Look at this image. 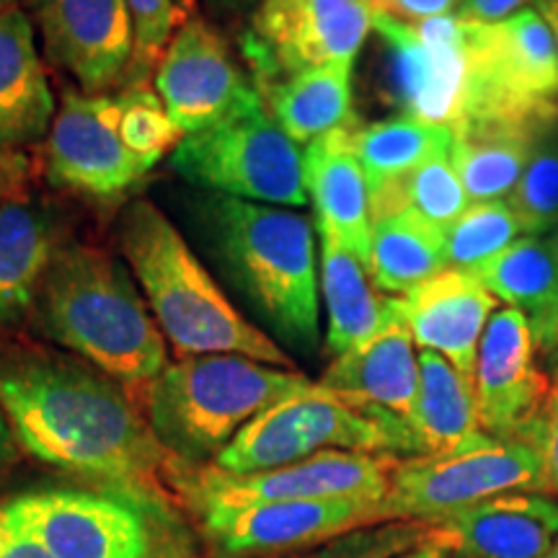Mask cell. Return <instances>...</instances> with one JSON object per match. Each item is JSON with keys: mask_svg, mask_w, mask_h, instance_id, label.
I'll return each mask as SVG.
<instances>
[{"mask_svg": "<svg viewBox=\"0 0 558 558\" xmlns=\"http://www.w3.org/2000/svg\"><path fill=\"white\" fill-rule=\"evenodd\" d=\"M0 409L21 450L96 488L177 505L173 460L135 396L65 349L0 339Z\"/></svg>", "mask_w": 558, "mask_h": 558, "instance_id": "obj_1", "label": "cell"}, {"mask_svg": "<svg viewBox=\"0 0 558 558\" xmlns=\"http://www.w3.org/2000/svg\"><path fill=\"white\" fill-rule=\"evenodd\" d=\"M184 222L209 269L246 318L288 352L320 347L313 226L288 207L218 192L184 194Z\"/></svg>", "mask_w": 558, "mask_h": 558, "instance_id": "obj_2", "label": "cell"}, {"mask_svg": "<svg viewBox=\"0 0 558 558\" xmlns=\"http://www.w3.org/2000/svg\"><path fill=\"white\" fill-rule=\"evenodd\" d=\"M29 318L47 341L99 367L130 393L145 396L169 367L166 339L135 275L104 248L62 243Z\"/></svg>", "mask_w": 558, "mask_h": 558, "instance_id": "obj_3", "label": "cell"}, {"mask_svg": "<svg viewBox=\"0 0 558 558\" xmlns=\"http://www.w3.org/2000/svg\"><path fill=\"white\" fill-rule=\"evenodd\" d=\"M124 262L166 344L184 357L239 354L264 365L295 369V360L222 290L184 233L148 199L130 202L117 226Z\"/></svg>", "mask_w": 558, "mask_h": 558, "instance_id": "obj_4", "label": "cell"}, {"mask_svg": "<svg viewBox=\"0 0 558 558\" xmlns=\"http://www.w3.org/2000/svg\"><path fill=\"white\" fill-rule=\"evenodd\" d=\"M308 375L239 354L173 362L145 390V416L173 460L207 465L277 401L311 386Z\"/></svg>", "mask_w": 558, "mask_h": 558, "instance_id": "obj_5", "label": "cell"}, {"mask_svg": "<svg viewBox=\"0 0 558 558\" xmlns=\"http://www.w3.org/2000/svg\"><path fill=\"white\" fill-rule=\"evenodd\" d=\"M324 450L414 458L409 424L388 411L357 407L320 383L277 401L248 422L213 460L215 469L246 476L300 463Z\"/></svg>", "mask_w": 558, "mask_h": 558, "instance_id": "obj_6", "label": "cell"}, {"mask_svg": "<svg viewBox=\"0 0 558 558\" xmlns=\"http://www.w3.org/2000/svg\"><path fill=\"white\" fill-rule=\"evenodd\" d=\"M3 509L52 558H190L177 514L128 494L39 488Z\"/></svg>", "mask_w": 558, "mask_h": 558, "instance_id": "obj_7", "label": "cell"}, {"mask_svg": "<svg viewBox=\"0 0 558 558\" xmlns=\"http://www.w3.org/2000/svg\"><path fill=\"white\" fill-rule=\"evenodd\" d=\"M460 21L469 75L458 120L550 128L558 120V45L546 19L522 9L497 24Z\"/></svg>", "mask_w": 558, "mask_h": 558, "instance_id": "obj_8", "label": "cell"}, {"mask_svg": "<svg viewBox=\"0 0 558 558\" xmlns=\"http://www.w3.org/2000/svg\"><path fill=\"white\" fill-rule=\"evenodd\" d=\"M512 492L548 494L541 452L522 439L484 435L442 456L396 458L383 514L388 522L435 527L463 509Z\"/></svg>", "mask_w": 558, "mask_h": 558, "instance_id": "obj_9", "label": "cell"}, {"mask_svg": "<svg viewBox=\"0 0 558 558\" xmlns=\"http://www.w3.org/2000/svg\"><path fill=\"white\" fill-rule=\"evenodd\" d=\"M169 163L202 192L288 209L308 202L305 150L271 120L267 104L184 135Z\"/></svg>", "mask_w": 558, "mask_h": 558, "instance_id": "obj_10", "label": "cell"}, {"mask_svg": "<svg viewBox=\"0 0 558 558\" xmlns=\"http://www.w3.org/2000/svg\"><path fill=\"white\" fill-rule=\"evenodd\" d=\"M390 456L373 452L324 450L284 469L235 476L207 465L173 463L171 492L184 509L248 507L267 501L305 499H367L380 501L388 494Z\"/></svg>", "mask_w": 558, "mask_h": 558, "instance_id": "obj_11", "label": "cell"}, {"mask_svg": "<svg viewBox=\"0 0 558 558\" xmlns=\"http://www.w3.org/2000/svg\"><path fill=\"white\" fill-rule=\"evenodd\" d=\"M378 9L375 0H262L241 39L256 88L333 62L354 65Z\"/></svg>", "mask_w": 558, "mask_h": 558, "instance_id": "obj_12", "label": "cell"}, {"mask_svg": "<svg viewBox=\"0 0 558 558\" xmlns=\"http://www.w3.org/2000/svg\"><path fill=\"white\" fill-rule=\"evenodd\" d=\"M153 86L184 135L264 107L259 88L233 58L226 37L199 13L184 19L173 34Z\"/></svg>", "mask_w": 558, "mask_h": 558, "instance_id": "obj_13", "label": "cell"}, {"mask_svg": "<svg viewBox=\"0 0 558 558\" xmlns=\"http://www.w3.org/2000/svg\"><path fill=\"white\" fill-rule=\"evenodd\" d=\"M192 514L199 520V530L215 558L300 554V550L324 546L352 530L388 522L380 501L367 499L202 507Z\"/></svg>", "mask_w": 558, "mask_h": 558, "instance_id": "obj_14", "label": "cell"}, {"mask_svg": "<svg viewBox=\"0 0 558 558\" xmlns=\"http://www.w3.org/2000/svg\"><path fill=\"white\" fill-rule=\"evenodd\" d=\"M373 29L388 47L393 96L407 117L450 128L460 114L469 75L463 21L456 13L407 21L378 9Z\"/></svg>", "mask_w": 558, "mask_h": 558, "instance_id": "obj_15", "label": "cell"}, {"mask_svg": "<svg viewBox=\"0 0 558 558\" xmlns=\"http://www.w3.org/2000/svg\"><path fill=\"white\" fill-rule=\"evenodd\" d=\"M45 169L50 184L96 199L120 197L145 177L122 145L117 96H62L45 143Z\"/></svg>", "mask_w": 558, "mask_h": 558, "instance_id": "obj_16", "label": "cell"}, {"mask_svg": "<svg viewBox=\"0 0 558 558\" xmlns=\"http://www.w3.org/2000/svg\"><path fill=\"white\" fill-rule=\"evenodd\" d=\"M45 54L73 75L83 94L128 81L135 32L124 0H32Z\"/></svg>", "mask_w": 558, "mask_h": 558, "instance_id": "obj_17", "label": "cell"}, {"mask_svg": "<svg viewBox=\"0 0 558 558\" xmlns=\"http://www.w3.org/2000/svg\"><path fill=\"white\" fill-rule=\"evenodd\" d=\"M473 393L481 429L497 439H525L550 393L535 367V339L518 308L494 313L481 337Z\"/></svg>", "mask_w": 558, "mask_h": 558, "instance_id": "obj_18", "label": "cell"}, {"mask_svg": "<svg viewBox=\"0 0 558 558\" xmlns=\"http://www.w3.org/2000/svg\"><path fill=\"white\" fill-rule=\"evenodd\" d=\"M399 305L416 347L437 352L473 380L481 337L497 308L486 284L473 271L448 267L399 298Z\"/></svg>", "mask_w": 558, "mask_h": 558, "instance_id": "obj_19", "label": "cell"}, {"mask_svg": "<svg viewBox=\"0 0 558 558\" xmlns=\"http://www.w3.org/2000/svg\"><path fill=\"white\" fill-rule=\"evenodd\" d=\"M452 558H546L558 543V499L512 492L435 525Z\"/></svg>", "mask_w": 558, "mask_h": 558, "instance_id": "obj_20", "label": "cell"}, {"mask_svg": "<svg viewBox=\"0 0 558 558\" xmlns=\"http://www.w3.org/2000/svg\"><path fill=\"white\" fill-rule=\"evenodd\" d=\"M414 347L416 341L399 305L396 316L375 337L333 357L318 383L357 407L388 411L409 422L418 393V354Z\"/></svg>", "mask_w": 558, "mask_h": 558, "instance_id": "obj_21", "label": "cell"}, {"mask_svg": "<svg viewBox=\"0 0 558 558\" xmlns=\"http://www.w3.org/2000/svg\"><path fill=\"white\" fill-rule=\"evenodd\" d=\"M54 96L34 45V26L19 5L0 9V156L50 135Z\"/></svg>", "mask_w": 558, "mask_h": 558, "instance_id": "obj_22", "label": "cell"}, {"mask_svg": "<svg viewBox=\"0 0 558 558\" xmlns=\"http://www.w3.org/2000/svg\"><path fill=\"white\" fill-rule=\"evenodd\" d=\"M305 190L316 209L318 233L331 235L367 264L373 239L369 186L349 145V128L305 148Z\"/></svg>", "mask_w": 558, "mask_h": 558, "instance_id": "obj_23", "label": "cell"}, {"mask_svg": "<svg viewBox=\"0 0 558 558\" xmlns=\"http://www.w3.org/2000/svg\"><path fill=\"white\" fill-rule=\"evenodd\" d=\"M62 243L50 215L29 197H0V329L29 318Z\"/></svg>", "mask_w": 558, "mask_h": 558, "instance_id": "obj_24", "label": "cell"}, {"mask_svg": "<svg viewBox=\"0 0 558 558\" xmlns=\"http://www.w3.org/2000/svg\"><path fill=\"white\" fill-rule=\"evenodd\" d=\"M318 288L326 303V352L339 357L375 337L399 311V300L375 292L367 264L318 233Z\"/></svg>", "mask_w": 558, "mask_h": 558, "instance_id": "obj_25", "label": "cell"}, {"mask_svg": "<svg viewBox=\"0 0 558 558\" xmlns=\"http://www.w3.org/2000/svg\"><path fill=\"white\" fill-rule=\"evenodd\" d=\"M473 275L494 298L527 318L543 354L558 344V259L550 241L525 235Z\"/></svg>", "mask_w": 558, "mask_h": 558, "instance_id": "obj_26", "label": "cell"}, {"mask_svg": "<svg viewBox=\"0 0 558 558\" xmlns=\"http://www.w3.org/2000/svg\"><path fill=\"white\" fill-rule=\"evenodd\" d=\"M416 456H442L476 442L481 429L473 380L437 352H418V393L409 416Z\"/></svg>", "mask_w": 558, "mask_h": 558, "instance_id": "obj_27", "label": "cell"}, {"mask_svg": "<svg viewBox=\"0 0 558 558\" xmlns=\"http://www.w3.org/2000/svg\"><path fill=\"white\" fill-rule=\"evenodd\" d=\"M352 68L333 62L264 83L259 94L271 120L298 145H311L360 122L352 109Z\"/></svg>", "mask_w": 558, "mask_h": 558, "instance_id": "obj_28", "label": "cell"}, {"mask_svg": "<svg viewBox=\"0 0 558 558\" xmlns=\"http://www.w3.org/2000/svg\"><path fill=\"white\" fill-rule=\"evenodd\" d=\"M543 130L486 120L452 122L450 160L469 199L499 202L509 197Z\"/></svg>", "mask_w": 558, "mask_h": 558, "instance_id": "obj_29", "label": "cell"}, {"mask_svg": "<svg viewBox=\"0 0 558 558\" xmlns=\"http://www.w3.org/2000/svg\"><path fill=\"white\" fill-rule=\"evenodd\" d=\"M442 269H448L445 228L411 209L373 222L367 271L380 292L403 298Z\"/></svg>", "mask_w": 558, "mask_h": 558, "instance_id": "obj_30", "label": "cell"}, {"mask_svg": "<svg viewBox=\"0 0 558 558\" xmlns=\"http://www.w3.org/2000/svg\"><path fill=\"white\" fill-rule=\"evenodd\" d=\"M349 145L365 171L367 186L401 179L437 156H448L452 132L448 124H432L414 117L352 124Z\"/></svg>", "mask_w": 558, "mask_h": 558, "instance_id": "obj_31", "label": "cell"}, {"mask_svg": "<svg viewBox=\"0 0 558 558\" xmlns=\"http://www.w3.org/2000/svg\"><path fill=\"white\" fill-rule=\"evenodd\" d=\"M471 207L460 177L448 156H437L422 163L407 177L386 181L369 190V215L373 222L393 218L401 213H416L424 220L448 230Z\"/></svg>", "mask_w": 558, "mask_h": 558, "instance_id": "obj_32", "label": "cell"}, {"mask_svg": "<svg viewBox=\"0 0 558 558\" xmlns=\"http://www.w3.org/2000/svg\"><path fill=\"white\" fill-rule=\"evenodd\" d=\"M120 137L132 160L148 173L158 160L177 150L184 132L171 120L158 90L148 81L128 83L120 94Z\"/></svg>", "mask_w": 558, "mask_h": 558, "instance_id": "obj_33", "label": "cell"}, {"mask_svg": "<svg viewBox=\"0 0 558 558\" xmlns=\"http://www.w3.org/2000/svg\"><path fill=\"white\" fill-rule=\"evenodd\" d=\"M520 222L509 202H473L452 226L445 230L448 267L476 271L497 259L518 239Z\"/></svg>", "mask_w": 558, "mask_h": 558, "instance_id": "obj_34", "label": "cell"}, {"mask_svg": "<svg viewBox=\"0 0 558 558\" xmlns=\"http://www.w3.org/2000/svg\"><path fill=\"white\" fill-rule=\"evenodd\" d=\"M509 207L527 235L554 230L558 222V128H546L530 150L527 166L509 194Z\"/></svg>", "mask_w": 558, "mask_h": 558, "instance_id": "obj_35", "label": "cell"}, {"mask_svg": "<svg viewBox=\"0 0 558 558\" xmlns=\"http://www.w3.org/2000/svg\"><path fill=\"white\" fill-rule=\"evenodd\" d=\"M429 538H435V527L424 522H383V525L352 530L292 558H393Z\"/></svg>", "mask_w": 558, "mask_h": 558, "instance_id": "obj_36", "label": "cell"}, {"mask_svg": "<svg viewBox=\"0 0 558 558\" xmlns=\"http://www.w3.org/2000/svg\"><path fill=\"white\" fill-rule=\"evenodd\" d=\"M124 3L130 9L132 32H135V54H132L128 81H124L128 86L135 81H148L186 16L179 11L177 0H124Z\"/></svg>", "mask_w": 558, "mask_h": 558, "instance_id": "obj_37", "label": "cell"}, {"mask_svg": "<svg viewBox=\"0 0 558 558\" xmlns=\"http://www.w3.org/2000/svg\"><path fill=\"white\" fill-rule=\"evenodd\" d=\"M522 442H530L541 452L543 469H546L548 494H556L558 499V383L550 386L548 399L543 403L538 418L527 429Z\"/></svg>", "mask_w": 558, "mask_h": 558, "instance_id": "obj_38", "label": "cell"}, {"mask_svg": "<svg viewBox=\"0 0 558 558\" xmlns=\"http://www.w3.org/2000/svg\"><path fill=\"white\" fill-rule=\"evenodd\" d=\"M0 558H52L5 514L3 505H0Z\"/></svg>", "mask_w": 558, "mask_h": 558, "instance_id": "obj_39", "label": "cell"}, {"mask_svg": "<svg viewBox=\"0 0 558 558\" xmlns=\"http://www.w3.org/2000/svg\"><path fill=\"white\" fill-rule=\"evenodd\" d=\"M463 0H388L386 11L407 21H427L458 13Z\"/></svg>", "mask_w": 558, "mask_h": 558, "instance_id": "obj_40", "label": "cell"}, {"mask_svg": "<svg viewBox=\"0 0 558 558\" xmlns=\"http://www.w3.org/2000/svg\"><path fill=\"white\" fill-rule=\"evenodd\" d=\"M525 0H463L456 16L465 21H481V24H497L522 11Z\"/></svg>", "mask_w": 558, "mask_h": 558, "instance_id": "obj_41", "label": "cell"}, {"mask_svg": "<svg viewBox=\"0 0 558 558\" xmlns=\"http://www.w3.org/2000/svg\"><path fill=\"white\" fill-rule=\"evenodd\" d=\"M262 0H207L209 11L222 19H251Z\"/></svg>", "mask_w": 558, "mask_h": 558, "instance_id": "obj_42", "label": "cell"}, {"mask_svg": "<svg viewBox=\"0 0 558 558\" xmlns=\"http://www.w3.org/2000/svg\"><path fill=\"white\" fill-rule=\"evenodd\" d=\"M19 439L13 435V427L9 422V416H5V411L0 409V471L9 469L13 460L19 458Z\"/></svg>", "mask_w": 558, "mask_h": 558, "instance_id": "obj_43", "label": "cell"}, {"mask_svg": "<svg viewBox=\"0 0 558 558\" xmlns=\"http://www.w3.org/2000/svg\"><path fill=\"white\" fill-rule=\"evenodd\" d=\"M393 558H452V556H450V548L445 546V541L439 538L435 530V538H429L427 543H422V546L411 548L407 554H399Z\"/></svg>", "mask_w": 558, "mask_h": 558, "instance_id": "obj_44", "label": "cell"}, {"mask_svg": "<svg viewBox=\"0 0 558 558\" xmlns=\"http://www.w3.org/2000/svg\"><path fill=\"white\" fill-rule=\"evenodd\" d=\"M535 11L546 19V24L554 32V39L558 45V0H535Z\"/></svg>", "mask_w": 558, "mask_h": 558, "instance_id": "obj_45", "label": "cell"}, {"mask_svg": "<svg viewBox=\"0 0 558 558\" xmlns=\"http://www.w3.org/2000/svg\"><path fill=\"white\" fill-rule=\"evenodd\" d=\"M13 184H16V171L5 160H0V197L13 192Z\"/></svg>", "mask_w": 558, "mask_h": 558, "instance_id": "obj_46", "label": "cell"}, {"mask_svg": "<svg viewBox=\"0 0 558 558\" xmlns=\"http://www.w3.org/2000/svg\"><path fill=\"white\" fill-rule=\"evenodd\" d=\"M548 357V367H550V373H554V380L558 383V344L550 349V352L546 354Z\"/></svg>", "mask_w": 558, "mask_h": 558, "instance_id": "obj_47", "label": "cell"}, {"mask_svg": "<svg viewBox=\"0 0 558 558\" xmlns=\"http://www.w3.org/2000/svg\"><path fill=\"white\" fill-rule=\"evenodd\" d=\"M177 5H179V11L184 13L186 19H190L192 13H194V9H197V0H177Z\"/></svg>", "mask_w": 558, "mask_h": 558, "instance_id": "obj_48", "label": "cell"}, {"mask_svg": "<svg viewBox=\"0 0 558 558\" xmlns=\"http://www.w3.org/2000/svg\"><path fill=\"white\" fill-rule=\"evenodd\" d=\"M550 246H554V251H556V259H558V222H556V228L550 230Z\"/></svg>", "mask_w": 558, "mask_h": 558, "instance_id": "obj_49", "label": "cell"}, {"mask_svg": "<svg viewBox=\"0 0 558 558\" xmlns=\"http://www.w3.org/2000/svg\"><path fill=\"white\" fill-rule=\"evenodd\" d=\"M9 5H19V0H0V9H9Z\"/></svg>", "mask_w": 558, "mask_h": 558, "instance_id": "obj_50", "label": "cell"}, {"mask_svg": "<svg viewBox=\"0 0 558 558\" xmlns=\"http://www.w3.org/2000/svg\"><path fill=\"white\" fill-rule=\"evenodd\" d=\"M546 558H558V543H556V548H554V550H550V554H548Z\"/></svg>", "mask_w": 558, "mask_h": 558, "instance_id": "obj_51", "label": "cell"}, {"mask_svg": "<svg viewBox=\"0 0 558 558\" xmlns=\"http://www.w3.org/2000/svg\"><path fill=\"white\" fill-rule=\"evenodd\" d=\"M375 3H378L380 9H386V5H388V0H375Z\"/></svg>", "mask_w": 558, "mask_h": 558, "instance_id": "obj_52", "label": "cell"}, {"mask_svg": "<svg viewBox=\"0 0 558 558\" xmlns=\"http://www.w3.org/2000/svg\"><path fill=\"white\" fill-rule=\"evenodd\" d=\"M556 128H558V120H556Z\"/></svg>", "mask_w": 558, "mask_h": 558, "instance_id": "obj_53", "label": "cell"}]
</instances>
